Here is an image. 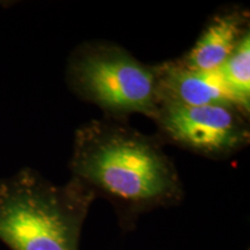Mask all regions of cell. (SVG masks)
<instances>
[{"instance_id": "1", "label": "cell", "mask_w": 250, "mask_h": 250, "mask_svg": "<svg viewBox=\"0 0 250 250\" xmlns=\"http://www.w3.org/2000/svg\"><path fill=\"white\" fill-rule=\"evenodd\" d=\"M70 169L71 179L111 203L123 229L134 227L146 212L183 199L179 171L160 139L139 132L125 120L105 116L81 125Z\"/></svg>"}, {"instance_id": "2", "label": "cell", "mask_w": 250, "mask_h": 250, "mask_svg": "<svg viewBox=\"0 0 250 250\" xmlns=\"http://www.w3.org/2000/svg\"><path fill=\"white\" fill-rule=\"evenodd\" d=\"M95 198L76 180L57 186L23 168L0 179V241L11 250H80Z\"/></svg>"}, {"instance_id": "3", "label": "cell", "mask_w": 250, "mask_h": 250, "mask_svg": "<svg viewBox=\"0 0 250 250\" xmlns=\"http://www.w3.org/2000/svg\"><path fill=\"white\" fill-rule=\"evenodd\" d=\"M66 73L70 88L107 117L125 120L137 112L153 118L158 111L155 66L145 65L115 43L80 44L70 56Z\"/></svg>"}, {"instance_id": "4", "label": "cell", "mask_w": 250, "mask_h": 250, "mask_svg": "<svg viewBox=\"0 0 250 250\" xmlns=\"http://www.w3.org/2000/svg\"><path fill=\"white\" fill-rule=\"evenodd\" d=\"M161 139L211 159H224L249 143L248 114L235 105L160 102L155 116Z\"/></svg>"}, {"instance_id": "5", "label": "cell", "mask_w": 250, "mask_h": 250, "mask_svg": "<svg viewBox=\"0 0 250 250\" xmlns=\"http://www.w3.org/2000/svg\"><path fill=\"white\" fill-rule=\"evenodd\" d=\"M155 72L160 102L183 105L228 104L245 111L228 89L219 70H193L182 64L180 59H174L156 65Z\"/></svg>"}, {"instance_id": "6", "label": "cell", "mask_w": 250, "mask_h": 250, "mask_svg": "<svg viewBox=\"0 0 250 250\" xmlns=\"http://www.w3.org/2000/svg\"><path fill=\"white\" fill-rule=\"evenodd\" d=\"M248 33V12L241 8L226 9L208 21L190 51L180 61L193 70L218 71Z\"/></svg>"}, {"instance_id": "7", "label": "cell", "mask_w": 250, "mask_h": 250, "mask_svg": "<svg viewBox=\"0 0 250 250\" xmlns=\"http://www.w3.org/2000/svg\"><path fill=\"white\" fill-rule=\"evenodd\" d=\"M228 89L249 114L250 109V34L243 37L237 48L219 68Z\"/></svg>"}]
</instances>
